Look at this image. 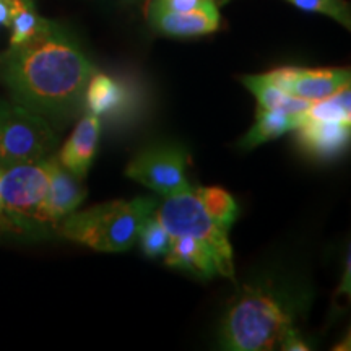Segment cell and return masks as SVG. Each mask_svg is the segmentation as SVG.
I'll use <instances>...</instances> for the list:
<instances>
[{"instance_id":"5b68a950","label":"cell","mask_w":351,"mask_h":351,"mask_svg":"<svg viewBox=\"0 0 351 351\" xmlns=\"http://www.w3.org/2000/svg\"><path fill=\"white\" fill-rule=\"evenodd\" d=\"M171 236H191L208 244L212 249L218 275L234 280V261L230 243V228L219 225L200 204L194 189L165 197L155 210Z\"/></svg>"},{"instance_id":"30bf717a","label":"cell","mask_w":351,"mask_h":351,"mask_svg":"<svg viewBox=\"0 0 351 351\" xmlns=\"http://www.w3.org/2000/svg\"><path fill=\"white\" fill-rule=\"evenodd\" d=\"M295 132L301 150L315 160H335L350 148L351 122L309 119L301 114L300 125Z\"/></svg>"},{"instance_id":"52a82bcc","label":"cell","mask_w":351,"mask_h":351,"mask_svg":"<svg viewBox=\"0 0 351 351\" xmlns=\"http://www.w3.org/2000/svg\"><path fill=\"white\" fill-rule=\"evenodd\" d=\"M187 161L186 150L178 145H152L132 158L125 176L156 194L169 197L192 189L186 173Z\"/></svg>"},{"instance_id":"9c48e42d","label":"cell","mask_w":351,"mask_h":351,"mask_svg":"<svg viewBox=\"0 0 351 351\" xmlns=\"http://www.w3.org/2000/svg\"><path fill=\"white\" fill-rule=\"evenodd\" d=\"M147 16L155 32L169 38L207 36L217 32L221 23L217 0H208L191 12H171L148 5Z\"/></svg>"},{"instance_id":"cb8c5ba5","label":"cell","mask_w":351,"mask_h":351,"mask_svg":"<svg viewBox=\"0 0 351 351\" xmlns=\"http://www.w3.org/2000/svg\"><path fill=\"white\" fill-rule=\"evenodd\" d=\"M12 19L10 0H0V26H8Z\"/></svg>"},{"instance_id":"3957f363","label":"cell","mask_w":351,"mask_h":351,"mask_svg":"<svg viewBox=\"0 0 351 351\" xmlns=\"http://www.w3.org/2000/svg\"><path fill=\"white\" fill-rule=\"evenodd\" d=\"M153 197L112 200L95 207L72 212L57 225V234L96 252L114 254L129 251L138 238L143 221L155 212Z\"/></svg>"},{"instance_id":"8fae6325","label":"cell","mask_w":351,"mask_h":351,"mask_svg":"<svg viewBox=\"0 0 351 351\" xmlns=\"http://www.w3.org/2000/svg\"><path fill=\"white\" fill-rule=\"evenodd\" d=\"M101 135V121L98 116L83 114L72 135L62 145L57 161L77 179H85L98 152Z\"/></svg>"},{"instance_id":"8992f818","label":"cell","mask_w":351,"mask_h":351,"mask_svg":"<svg viewBox=\"0 0 351 351\" xmlns=\"http://www.w3.org/2000/svg\"><path fill=\"white\" fill-rule=\"evenodd\" d=\"M59 137L41 114L16 101H0V168L36 163L49 156Z\"/></svg>"},{"instance_id":"7402d4cb","label":"cell","mask_w":351,"mask_h":351,"mask_svg":"<svg viewBox=\"0 0 351 351\" xmlns=\"http://www.w3.org/2000/svg\"><path fill=\"white\" fill-rule=\"evenodd\" d=\"M208 0H152L150 5L171 12H191L205 5Z\"/></svg>"},{"instance_id":"4fadbf2b","label":"cell","mask_w":351,"mask_h":351,"mask_svg":"<svg viewBox=\"0 0 351 351\" xmlns=\"http://www.w3.org/2000/svg\"><path fill=\"white\" fill-rule=\"evenodd\" d=\"M165 263L202 280H210L218 274L208 244L191 236H174L168 252L165 254Z\"/></svg>"},{"instance_id":"603a6c76","label":"cell","mask_w":351,"mask_h":351,"mask_svg":"<svg viewBox=\"0 0 351 351\" xmlns=\"http://www.w3.org/2000/svg\"><path fill=\"white\" fill-rule=\"evenodd\" d=\"M280 350L285 351H304V350H311V346L307 345V341L301 337V332L293 330L291 333H288V337L282 341L280 345Z\"/></svg>"},{"instance_id":"2e32d148","label":"cell","mask_w":351,"mask_h":351,"mask_svg":"<svg viewBox=\"0 0 351 351\" xmlns=\"http://www.w3.org/2000/svg\"><path fill=\"white\" fill-rule=\"evenodd\" d=\"M241 82L256 96L257 104L262 108L289 114H300L304 112L313 104V101L296 98V96L283 91L282 88L274 85L263 73H261V75H243Z\"/></svg>"},{"instance_id":"e0dca14e","label":"cell","mask_w":351,"mask_h":351,"mask_svg":"<svg viewBox=\"0 0 351 351\" xmlns=\"http://www.w3.org/2000/svg\"><path fill=\"white\" fill-rule=\"evenodd\" d=\"M194 192L210 217L217 219L219 225L231 230L232 223L239 217V207L236 204L234 197L225 189L217 186L199 187L194 189Z\"/></svg>"},{"instance_id":"6da1fadb","label":"cell","mask_w":351,"mask_h":351,"mask_svg":"<svg viewBox=\"0 0 351 351\" xmlns=\"http://www.w3.org/2000/svg\"><path fill=\"white\" fill-rule=\"evenodd\" d=\"M98 72L78 39L56 21L0 57V78L12 98L64 127L85 109V90Z\"/></svg>"},{"instance_id":"7a4b0ae2","label":"cell","mask_w":351,"mask_h":351,"mask_svg":"<svg viewBox=\"0 0 351 351\" xmlns=\"http://www.w3.org/2000/svg\"><path fill=\"white\" fill-rule=\"evenodd\" d=\"M306 307L304 291L283 280L258 278L244 283L223 314L218 343L230 351L280 348Z\"/></svg>"},{"instance_id":"d4e9b609","label":"cell","mask_w":351,"mask_h":351,"mask_svg":"<svg viewBox=\"0 0 351 351\" xmlns=\"http://www.w3.org/2000/svg\"><path fill=\"white\" fill-rule=\"evenodd\" d=\"M124 5H137V3H142L145 0H121Z\"/></svg>"},{"instance_id":"ffe728a7","label":"cell","mask_w":351,"mask_h":351,"mask_svg":"<svg viewBox=\"0 0 351 351\" xmlns=\"http://www.w3.org/2000/svg\"><path fill=\"white\" fill-rule=\"evenodd\" d=\"M138 243L140 249L147 257L156 258L165 256L168 252L173 236L169 234L168 230L161 225L160 219L156 218L155 212L143 221L142 228L138 231Z\"/></svg>"},{"instance_id":"277c9868","label":"cell","mask_w":351,"mask_h":351,"mask_svg":"<svg viewBox=\"0 0 351 351\" xmlns=\"http://www.w3.org/2000/svg\"><path fill=\"white\" fill-rule=\"evenodd\" d=\"M52 156L2 169L0 230L33 234L51 230L44 218Z\"/></svg>"},{"instance_id":"4316f807","label":"cell","mask_w":351,"mask_h":351,"mask_svg":"<svg viewBox=\"0 0 351 351\" xmlns=\"http://www.w3.org/2000/svg\"><path fill=\"white\" fill-rule=\"evenodd\" d=\"M0 179H2V168H0Z\"/></svg>"},{"instance_id":"5bb4252c","label":"cell","mask_w":351,"mask_h":351,"mask_svg":"<svg viewBox=\"0 0 351 351\" xmlns=\"http://www.w3.org/2000/svg\"><path fill=\"white\" fill-rule=\"evenodd\" d=\"M301 114H289L275 109H267L257 104L256 121L247 134L241 138V150H254L258 145H263L270 140L283 137L288 132H293L300 125Z\"/></svg>"},{"instance_id":"ba28073f","label":"cell","mask_w":351,"mask_h":351,"mask_svg":"<svg viewBox=\"0 0 351 351\" xmlns=\"http://www.w3.org/2000/svg\"><path fill=\"white\" fill-rule=\"evenodd\" d=\"M269 80L287 93L306 101H319L350 85L348 69H307L280 67L263 73Z\"/></svg>"},{"instance_id":"d6986e66","label":"cell","mask_w":351,"mask_h":351,"mask_svg":"<svg viewBox=\"0 0 351 351\" xmlns=\"http://www.w3.org/2000/svg\"><path fill=\"white\" fill-rule=\"evenodd\" d=\"M302 114L309 119L351 122V86L345 85L327 98L313 101Z\"/></svg>"},{"instance_id":"7c38bea8","label":"cell","mask_w":351,"mask_h":351,"mask_svg":"<svg viewBox=\"0 0 351 351\" xmlns=\"http://www.w3.org/2000/svg\"><path fill=\"white\" fill-rule=\"evenodd\" d=\"M86 197V189L72 173H69L56 156L51 160L49 187L44 200V218L51 230L56 231L62 218L80 207Z\"/></svg>"},{"instance_id":"44dd1931","label":"cell","mask_w":351,"mask_h":351,"mask_svg":"<svg viewBox=\"0 0 351 351\" xmlns=\"http://www.w3.org/2000/svg\"><path fill=\"white\" fill-rule=\"evenodd\" d=\"M287 2L300 10L326 15L346 29L351 28V12L346 0H287Z\"/></svg>"},{"instance_id":"484cf974","label":"cell","mask_w":351,"mask_h":351,"mask_svg":"<svg viewBox=\"0 0 351 351\" xmlns=\"http://www.w3.org/2000/svg\"><path fill=\"white\" fill-rule=\"evenodd\" d=\"M95 2H99V3H106L109 0H95Z\"/></svg>"},{"instance_id":"ac0fdd59","label":"cell","mask_w":351,"mask_h":351,"mask_svg":"<svg viewBox=\"0 0 351 351\" xmlns=\"http://www.w3.org/2000/svg\"><path fill=\"white\" fill-rule=\"evenodd\" d=\"M10 3L12 19L8 25L12 29L10 46H16V44L33 38L46 23V19L38 15L33 0H10Z\"/></svg>"},{"instance_id":"9a60e30c","label":"cell","mask_w":351,"mask_h":351,"mask_svg":"<svg viewBox=\"0 0 351 351\" xmlns=\"http://www.w3.org/2000/svg\"><path fill=\"white\" fill-rule=\"evenodd\" d=\"M127 103V91L122 83L106 73L95 72L85 90V109L93 116L103 117L121 112Z\"/></svg>"}]
</instances>
